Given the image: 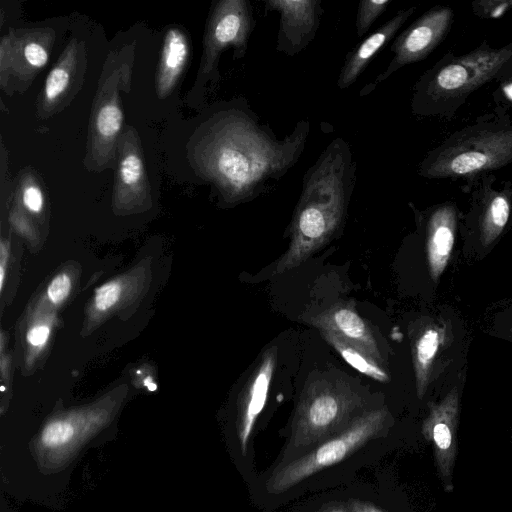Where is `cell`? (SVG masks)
<instances>
[{"label":"cell","instance_id":"1","mask_svg":"<svg viewBox=\"0 0 512 512\" xmlns=\"http://www.w3.org/2000/svg\"><path fill=\"white\" fill-rule=\"evenodd\" d=\"M211 171L225 201H251L273 188L303 153L310 131L299 120L292 133L278 139L245 99L224 111L214 124Z\"/></svg>","mask_w":512,"mask_h":512},{"label":"cell","instance_id":"2","mask_svg":"<svg viewBox=\"0 0 512 512\" xmlns=\"http://www.w3.org/2000/svg\"><path fill=\"white\" fill-rule=\"evenodd\" d=\"M356 170L349 143L338 137L306 171L290 224V243L273 275L304 263L340 230L356 186Z\"/></svg>","mask_w":512,"mask_h":512},{"label":"cell","instance_id":"3","mask_svg":"<svg viewBox=\"0 0 512 512\" xmlns=\"http://www.w3.org/2000/svg\"><path fill=\"white\" fill-rule=\"evenodd\" d=\"M511 68L512 42L493 47L484 40L468 53H447L415 83L411 110L419 116L449 119L475 91Z\"/></svg>","mask_w":512,"mask_h":512},{"label":"cell","instance_id":"4","mask_svg":"<svg viewBox=\"0 0 512 512\" xmlns=\"http://www.w3.org/2000/svg\"><path fill=\"white\" fill-rule=\"evenodd\" d=\"M512 163V118L500 110L450 134L418 165L427 179L475 180Z\"/></svg>","mask_w":512,"mask_h":512},{"label":"cell","instance_id":"5","mask_svg":"<svg viewBox=\"0 0 512 512\" xmlns=\"http://www.w3.org/2000/svg\"><path fill=\"white\" fill-rule=\"evenodd\" d=\"M365 406V396L341 377L321 373L308 380L296 405L285 460L345 430Z\"/></svg>","mask_w":512,"mask_h":512},{"label":"cell","instance_id":"6","mask_svg":"<svg viewBox=\"0 0 512 512\" xmlns=\"http://www.w3.org/2000/svg\"><path fill=\"white\" fill-rule=\"evenodd\" d=\"M388 418L389 412L385 407L364 411L342 432L319 443L287 464L280 465L268 479V492H285L319 471L341 462L378 437L383 432Z\"/></svg>","mask_w":512,"mask_h":512},{"label":"cell","instance_id":"7","mask_svg":"<svg viewBox=\"0 0 512 512\" xmlns=\"http://www.w3.org/2000/svg\"><path fill=\"white\" fill-rule=\"evenodd\" d=\"M453 18L454 13L450 7L437 5L416 19L394 39L390 47L394 56L387 69L367 84L360 96L370 94L378 84L400 68L427 58L448 35Z\"/></svg>","mask_w":512,"mask_h":512},{"label":"cell","instance_id":"8","mask_svg":"<svg viewBox=\"0 0 512 512\" xmlns=\"http://www.w3.org/2000/svg\"><path fill=\"white\" fill-rule=\"evenodd\" d=\"M255 26L253 10L246 0H224L214 8L205 39L204 72L210 73L220 53L232 46L234 58L244 57Z\"/></svg>","mask_w":512,"mask_h":512},{"label":"cell","instance_id":"9","mask_svg":"<svg viewBox=\"0 0 512 512\" xmlns=\"http://www.w3.org/2000/svg\"><path fill=\"white\" fill-rule=\"evenodd\" d=\"M265 10L280 14L276 50L295 56L314 40L323 8L320 0H266Z\"/></svg>","mask_w":512,"mask_h":512},{"label":"cell","instance_id":"10","mask_svg":"<svg viewBox=\"0 0 512 512\" xmlns=\"http://www.w3.org/2000/svg\"><path fill=\"white\" fill-rule=\"evenodd\" d=\"M458 413V390L454 387L438 404H431L422 433L435 451L436 462L446 491H452L451 469L456 453L455 430Z\"/></svg>","mask_w":512,"mask_h":512},{"label":"cell","instance_id":"11","mask_svg":"<svg viewBox=\"0 0 512 512\" xmlns=\"http://www.w3.org/2000/svg\"><path fill=\"white\" fill-rule=\"evenodd\" d=\"M277 347L265 350L258 365L250 375L238 402L237 437L240 449L246 453L255 423L268 397L270 384L276 368Z\"/></svg>","mask_w":512,"mask_h":512},{"label":"cell","instance_id":"12","mask_svg":"<svg viewBox=\"0 0 512 512\" xmlns=\"http://www.w3.org/2000/svg\"><path fill=\"white\" fill-rule=\"evenodd\" d=\"M103 411H78L57 416L42 428L38 439L41 450L49 455L69 452L88 432L104 421Z\"/></svg>","mask_w":512,"mask_h":512},{"label":"cell","instance_id":"13","mask_svg":"<svg viewBox=\"0 0 512 512\" xmlns=\"http://www.w3.org/2000/svg\"><path fill=\"white\" fill-rule=\"evenodd\" d=\"M310 321L318 330L335 332L384 365L373 331L354 306L338 303Z\"/></svg>","mask_w":512,"mask_h":512},{"label":"cell","instance_id":"14","mask_svg":"<svg viewBox=\"0 0 512 512\" xmlns=\"http://www.w3.org/2000/svg\"><path fill=\"white\" fill-rule=\"evenodd\" d=\"M458 210L452 202L434 207L427 219V258L434 282L446 268L455 242Z\"/></svg>","mask_w":512,"mask_h":512},{"label":"cell","instance_id":"15","mask_svg":"<svg viewBox=\"0 0 512 512\" xmlns=\"http://www.w3.org/2000/svg\"><path fill=\"white\" fill-rule=\"evenodd\" d=\"M416 7L399 10L374 33L363 40L346 57L340 70L337 86L346 89L351 86L368 66L372 58L396 35L404 23L414 14Z\"/></svg>","mask_w":512,"mask_h":512},{"label":"cell","instance_id":"16","mask_svg":"<svg viewBox=\"0 0 512 512\" xmlns=\"http://www.w3.org/2000/svg\"><path fill=\"white\" fill-rule=\"evenodd\" d=\"M323 338L339 353V355L354 369L379 382L386 383L390 376L383 364L371 355L348 342L333 331L319 330Z\"/></svg>","mask_w":512,"mask_h":512},{"label":"cell","instance_id":"17","mask_svg":"<svg viewBox=\"0 0 512 512\" xmlns=\"http://www.w3.org/2000/svg\"><path fill=\"white\" fill-rule=\"evenodd\" d=\"M442 340L441 331L435 327L425 329L413 346V366L416 380L417 396L422 398L426 393L432 364Z\"/></svg>","mask_w":512,"mask_h":512},{"label":"cell","instance_id":"18","mask_svg":"<svg viewBox=\"0 0 512 512\" xmlns=\"http://www.w3.org/2000/svg\"><path fill=\"white\" fill-rule=\"evenodd\" d=\"M188 55V45L183 34L176 29L170 30L165 38L159 89L162 93L168 92L178 78Z\"/></svg>","mask_w":512,"mask_h":512},{"label":"cell","instance_id":"19","mask_svg":"<svg viewBox=\"0 0 512 512\" xmlns=\"http://www.w3.org/2000/svg\"><path fill=\"white\" fill-rule=\"evenodd\" d=\"M391 0H362L359 2L356 16V31L362 37L374 21L387 9Z\"/></svg>","mask_w":512,"mask_h":512},{"label":"cell","instance_id":"20","mask_svg":"<svg viewBox=\"0 0 512 512\" xmlns=\"http://www.w3.org/2000/svg\"><path fill=\"white\" fill-rule=\"evenodd\" d=\"M122 112L116 103H108L101 107L96 117V129L100 136L113 138L120 130Z\"/></svg>","mask_w":512,"mask_h":512},{"label":"cell","instance_id":"21","mask_svg":"<svg viewBox=\"0 0 512 512\" xmlns=\"http://www.w3.org/2000/svg\"><path fill=\"white\" fill-rule=\"evenodd\" d=\"M122 283L113 280L103 284L95 290L93 305L99 312H106L117 304L122 295Z\"/></svg>","mask_w":512,"mask_h":512},{"label":"cell","instance_id":"22","mask_svg":"<svg viewBox=\"0 0 512 512\" xmlns=\"http://www.w3.org/2000/svg\"><path fill=\"white\" fill-rule=\"evenodd\" d=\"M512 9V0H476L471 4L472 13L480 19H498Z\"/></svg>","mask_w":512,"mask_h":512},{"label":"cell","instance_id":"23","mask_svg":"<svg viewBox=\"0 0 512 512\" xmlns=\"http://www.w3.org/2000/svg\"><path fill=\"white\" fill-rule=\"evenodd\" d=\"M120 180L122 184L134 187L143 176V163L141 158L135 153H127L120 163Z\"/></svg>","mask_w":512,"mask_h":512},{"label":"cell","instance_id":"24","mask_svg":"<svg viewBox=\"0 0 512 512\" xmlns=\"http://www.w3.org/2000/svg\"><path fill=\"white\" fill-rule=\"evenodd\" d=\"M495 82L496 87L492 92V98L496 110L509 114L512 112V68Z\"/></svg>","mask_w":512,"mask_h":512},{"label":"cell","instance_id":"25","mask_svg":"<svg viewBox=\"0 0 512 512\" xmlns=\"http://www.w3.org/2000/svg\"><path fill=\"white\" fill-rule=\"evenodd\" d=\"M72 288V281L68 274L56 275L47 287V296L54 305L62 304L69 296Z\"/></svg>","mask_w":512,"mask_h":512},{"label":"cell","instance_id":"26","mask_svg":"<svg viewBox=\"0 0 512 512\" xmlns=\"http://www.w3.org/2000/svg\"><path fill=\"white\" fill-rule=\"evenodd\" d=\"M69 83L68 72L61 68H54L47 77L45 84V96L48 100L56 99L64 92Z\"/></svg>","mask_w":512,"mask_h":512},{"label":"cell","instance_id":"27","mask_svg":"<svg viewBox=\"0 0 512 512\" xmlns=\"http://www.w3.org/2000/svg\"><path fill=\"white\" fill-rule=\"evenodd\" d=\"M51 333L48 323L37 322L30 326L26 334V340L32 349H40L46 345Z\"/></svg>","mask_w":512,"mask_h":512},{"label":"cell","instance_id":"28","mask_svg":"<svg viewBox=\"0 0 512 512\" xmlns=\"http://www.w3.org/2000/svg\"><path fill=\"white\" fill-rule=\"evenodd\" d=\"M24 56L28 63L34 67H43L48 61L46 50L37 43H29L24 49Z\"/></svg>","mask_w":512,"mask_h":512},{"label":"cell","instance_id":"29","mask_svg":"<svg viewBox=\"0 0 512 512\" xmlns=\"http://www.w3.org/2000/svg\"><path fill=\"white\" fill-rule=\"evenodd\" d=\"M23 203L29 211L39 213L43 207L41 190L34 185L27 186L23 192Z\"/></svg>","mask_w":512,"mask_h":512},{"label":"cell","instance_id":"30","mask_svg":"<svg viewBox=\"0 0 512 512\" xmlns=\"http://www.w3.org/2000/svg\"><path fill=\"white\" fill-rule=\"evenodd\" d=\"M351 512H385L373 503L353 499L349 502Z\"/></svg>","mask_w":512,"mask_h":512},{"label":"cell","instance_id":"31","mask_svg":"<svg viewBox=\"0 0 512 512\" xmlns=\"http://www.w3.org/2000/svg\"><path fill=\"white\" fill-rule=\"evenodd\" d=\"M9 249V242L2 240L0 244V291H2L4 285L5 268L9 258Z\"/></svg>","mask_w":512,"mask_h":512},{"label":"cell","instance_id":"32","mask_svg":"<svg viewBox=\"0 0 512 512\" xmlns=\"http://www.w3.org/2000/svg\"><path fill=\"white\" fill-rule=\"evenodd\" d=\"M144 385H145V386L148 388V390H150V391H154V390H156V388H157L156 384H155V383H153L152 379H151V378H149V377H148V378H146V379L144 380Z\"/></svg>","mask_w":512,"mask_h":512},{"label":"cell","instance_id":"33","mask_svg":"<svg viewBox=\"0 0 512 512\" xmlns=\"http://www.w3.org/2000/svg\"><path fill=\"white\" fill-rule=\"evenodd\" d=\"M321 512H348L342 507H330Z\"/></svg>","mask_w":512,"mask_h":512},{"label":"cell","instance_id":"34","mask_svg":"<svg viewBox=\"0 0 512 512\" xmlns=\"http://www.w3.org/2000/svg\"><path fill=\"white\" fill-rule=\"evenodd\" d=\"M510 187L512 188V180L509 181Z\"/></svg>","mask_w":512,"mask_h":512},{"label":"cell","instance_id":"35","mask_svg":"<svg viewBox=\"0 0 512 512\" xmlns=\"http://www.w3.org/2000/svg\"><path fill=\"white\" fill-rule=\"evenodd\" d=\"M511 335H512V329H511Z\"/></svg>","mask_w":512,"mask_h":512}]
</instances>
